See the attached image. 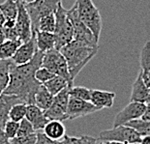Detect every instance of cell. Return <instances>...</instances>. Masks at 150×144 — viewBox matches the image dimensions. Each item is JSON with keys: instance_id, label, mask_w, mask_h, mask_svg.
Returning a JSON list of instances; mask_svg holds the SVG:
<instances>
[{"instance_id": "cell-31", "label": "cell", "mask_w": 150, "mask_h": 144, "mask_svg": "<svg viewBox=\"0 0 150 144\" xmlns=\"http://www.w3.org/2000/svg\"><path fill=\"white\" fill-rule=\"evenodd\" d=\"M18 127H20V123L15 122V121L12 120H8L6 122L4 128H3V132H4L6 137L8 139H13L15 137H17Z\"/></svg>"}, {"instance_id": "cell-38", "label": "cell", "mask_w": 150, "mask_h": 144, "mask_svg": "<svg viewBox=\"0 0 150 144\" xmlns=\"http://www.w3.org/2000/svg\"><path fill=\"white\" fill-rule=\"evenodd\" d=\"M142 120H147L150 121V104H146V107H145V111L143 113L142 117Z\"/></svg>"}, {"instance_id": "cell-13", "label": "cell", "mask_w": 150, "mask_h": 144, "mask_svg": "<svg viewBox=\"0 0 150 144\" xmlns=\"http://www.w3.org/2000/svg\"><path fill=\"white\" fill-rule=\"evenodd\" d=\"M35 36H36V33L33 31L31 39L27 42H24V43H21V46L18 47L15 55L12 58V61L14 62L15 65H23V64H26L33 59L34 55L38 50Z\"/></svg>"}, {"instance_id": "cell-4", "label": "cell", "mask_w": 150, "mask_h": 144, "mask_svg": "<svg viewBox=\"0 0 150 144\" xmlns=\"http://www.w3.org/2000/svg\"><path fill=\"white\" fill-rule=\"evenodd\" d=\"M67 12L68 10L63 7L61 2L55 12V30L53 32L55 37V49L57 50H60L74 39V29Z\"/></svg>"}, {"instance_id": "cell-2", "label": "cell", "mask_w": 150, "mask_h": 144, "mask_svg": "<svg viewBox=\"0 0 150 144\" xmlns=\"http://www.w3.org/2000/svg\"><path fill=\"white\" fill-rule=\"evenodd\" d=\"M60 52L65 57L70 76L74 81L86 64L97 54L98 47H90L81 42L73 40L71 43L63 47L60 49Z\"/></svg>"}, {"instance_id": "cell-43", "label": "cell", "mask_w": 150, "mask_h": 144, "mask_svg": "<svg viewBox=\"0 0 150 144\" xmlns=\"http://www.w3.org/2000/svg\"><path fill=\"white\" fill-rule=\"evenodd\" d=\"M18 2H21V3H24V4H26V3H29V2H32L34 0H17Z\"/></svg>"}, {"instance_id": "cell-7", "label": "cell", "mask_w": 150, "mask_h": 144, "mask_svg": "<svg viewBox=\"0 0 150 144\" xmlns=\"http://www.w3.org/2000/svg\"><path fill=\"white\" fill-rule=\"evenodd\" d=\"M99 139L103 141H115L124 144H139L142 136L128 126H119L110 130L102 131Z\"/></svg>"}, {"instance_id": "cell-15", "label": "cell", "mask_w": 150, "mask_h": 144, "mask_svg": "<svg viewBox=\"0 0 150 144\" xmlns=\"http://www.w3.org/2000/svg\"><path fill=\"white\" fill-rule=\"evenodd\" d=\"M23 103L21 99L13 95H0V128L3 130L6 122L9 120V112L13 105Z\"/></svg>"}, {"instance_id": "cell-34", "label": "cell", "mask_w": 150, "mask_h": 144, "mask_svg": "<svg viewBox=\"0 0 150 144\" xmlns=\"http://www.w3.org/2000/svg\"><path fill=\"white\" fill-rule=\"evenodd\" d=\"M37 140V133L27 136H17L10 139L11 144H35Z\"/></svg>"}, {"instance_id": "cell-42", "label": "cell", "mask_w": 150, "mask_h": 144, "mask_svg": "<svg viewBox=\"0 0 150 144\" xmlns=\"http://www.w3.org/2000/svg\"><path fill=\"white\" fill-rule=\"evenodd\" d=\"M5 18L4 16H3V14L1 13V11H0V27H3V24H4L5 22Z\"/></svg>"}, {"instance_id": "cell-36", "label": "cell", "mask_w": 150, "mask_h": 144, "mask_svg": "<svg viewBox=\"0 0 150 144\" xmlns=\"http://www.w3.org/2000/svg\"><path fill=\"white\" fill-rule=\"evenodd\" d=\"M3 33H4L5 40H11V41L20 40L18 39V35L17 33V30H16V27L15 28H4L3 27Z\"/></svg>"}, {"instance_id": "cell-32", "label": "cell", "mask_w": 150, "mask_h": 144, "mask_svg": "<svg viewBox=\"0 0 150 144\" xmlns=\"http://www.w3.org/2000/svg\"><path fill=\"white\" fill-rule=\"evenodd\" d=\"M33 133H36V132H35L32 124L26 118L21 120L20 122V127H18V132L17 136H31Z\"/></svg>"}, {"instance_id": "cell-20", "label": "cell", "mask_w": 150, "mask_h": 144, "mask_svg": "<svg viewBox=\"0 0 150 144\" xmlns=\"http://www.w3.org/2000/svg\"><path fill=\"white\" fill-rule=\"evenodd\" d=\"M35 32V31H34ZM36 46L39 52L46 53L50 50L55 49V37L53 33L49 32L36 31Z\"/></svg>"}, {"instance_id": "cell-3", "label": "cell", "mask_w": 150, "mask_h": 144, "mask_svg": "<svg viewBox=\"0 0 150 144\" xmlns=\"http://www.w3.org/2000/svg\"><path fill=\"white\" fill-rule=\"evenodd\" d=\"M75 6L81 20L89 28L99 42L103 28V20L98 8L94 5L92 0H76Z\"/></svg>"}, {"instance_id": "cell-19", "label": "cell", "mask_w": 150, "mask_h": 144, "mask_svg": "<svg viewBox=\"0 0 150 144\" xmlns=\"http://www.w3.org/2000/svg\"><path fill=\"white\" fill-rule=\"evenodd\" d=\"M49 138L56 141H61L66 136V129L62 122L55 120H50L44 128V132Z\"/></svg>"}, {"instance_id": "cell-44", "label": "cell", "mask_w": 150, "mask_h": 144, "mask_svg": "<svg viewBox=\"0 0 150 144\" xmlns=\"http://www.w3.org/2000/svg\"><path fill=\"white\" fill-rule=\"evenodd\" d=\"M146 104H150V88H149V93H148V99H147V103Z\"/></svg>"}, {"instance_id": "cell-27", "label": "cell", "mask_w": 150, "mask_h": 144, "mask_svg": "<svg viewBox=\"0 0 150 144\" xmlns=\"http://www.w3.org/2000/svg\"><path fill=\"white\" fill-rule=\"evenodd\" d=\"M54 30H55V14H50L43 17L36 28V31L49 32V33H53Z\"/></svg>"}, {"instance_id": "cell-1", "label": "cell", "mask_w": 150, "mask_h": 144, "mask_svg": "<svg viewBox=\"0 0 150 144\" xmlns=\"http://www.w3.org/2000/svg\"><path fill=\"white\" fill-rule=\"evenodd\" d=\"M44 53L37 50L33 59L23 65H13L10 81L3 94L17 96L26 104H34L35 95L41 83L35 78V73L42 67Z\"/></svg>"}, {"instance_id": "cell-28", "label": "cell", "mask_w": 150, "mask_h": 144, "mask_svg": "<svg viewBox=\"0 0 150 144\" xmlns=\"http://www.w3.org/2000/svg\"><path fill=\"white\" fill-rule=\"evenodd\" d=\"M26 110L27 104L25 103H20L13 105L9 112V120L20 123L26 116Z\"/></svg>"}, {"instance_id": "cell-30", "label": "cell", "mask_w": 150, "mask_h": 144, "mask_svg": "<svg viewBox=\"0 0 150 144\" xmlns=\"http://www.w3.org/2000/svg\"><path fill=\"white\" fill-rule=\"evenodd\" d=\"M91 92L92 89L83 87V86H73L72 88L69 89V95L70 97H74L81 100L90 102L91 99Z\"/></svg>"}, {"instance_id": "cell-14", "label": "cell", "mask_w": 150, "mask_h": 144, "mask_svg": "<svg viewBox=\"0 0 150 144\" xmlns=\"http://www.w3.org/2000/svg\"><path fill=\"white\" fill-rule=\"evenodd\" d=\"M25 118L32 124L35 132H42L46 125L49 123V119L46 117L45 112L41 110L37 105L35 104H27L26 116Z\"/></svg>"}, {"instance_id": "cell-29", "label": "cell", "mask_w": 150, "mask_h": 144, "mask_svg": "<svg viewBox=\"0 0 150 144\" xmlns=\"http://www.w3.org/2000/svg\"><path fill=\"white\" fill-rule=\"evenodd\" d=\"M62 142L63 144H99V138L89 136H81L79 137L65 136Z\"/></svg>"}, {"instance_id": "cell-26", "label": "cell", "mask_w": 150, "mask_h": 144, "mask_svg": "<svg viewBox=\"0 0 150 144\" xmlns=\"http://www.w3.org/2000/svg\"><path fill=\"white\" fill-rule=\"evenodd\" d=\"M125 126H128L130 128H132V129H134L142 137L150 136V121L142 120V118H140V119L131 121V122L127 123Z\"/></svg>"}, {"instance_id": "cell-39", "label": "cell", "mask_w": 150, "mask_h": 144, "mask_svg": "<svg viewBox=\"0 0 150 144\" xmlns=\"http://www.w3.org/2000/svg\"><path fill=\"white\" fill-rule=\"evenodd\" d=\"M139 144H150V136H142Z\"/></svg>"}, {"instance_id": "cell-9", "label": "cell", "mask_w": 150, "mask_h": 144, "mask_svg": "<svg viewBox=\"0 0 150 144\" xmlns=\"http://www.w3.org/2000/svg\"><path fill=\"white\" fill-rule=\"evenodd\" d=\"M69 89L70 88H66L54 96L52 105H50L47 111H45V115H46V117L50 121L55 120L63 122L65 120H68L67 108H68V103L70 98Z\"/></svg>"}, {"instance_id": "cell-8", "label": "cell", "mask_w": 150, "mask_h": 144, "mask_svg": "<svg viewBox=\"0 0 150 144\" xmlns=\"http://www.w3.org/2000/svg\"><path fill=\"white\" fill-rule=\"evenodd\" d=\"M67 15L73 25V29H74V39L73 40L81 42L90 47H98V41L94 37L93 33L89 30V28L81 20L75 5L70 10H68Z\"/></svg>"}, {"instance_id": "cell-16", "label": "cell", "mask_w": 150, "mask_h": 144, "mask_svg": "<svg viewBox=\"0 0 150 144\" xmlns=\"http://www.w3.org/2000/svg\"><path fill=\"white\" fill-rule=\"evenodd\" d=\"M115 93L103 90H92L90 102L99 110L103 108H110L113 105Z\"/></svg>"}, {"instance_id": "cell-17", "label": "cell", "mask_w": 150, "mask_h": 144, "mask_svg": "<svg viewBox=\"0 0 150 144\" xmlns=\"http://www.w3.org/2000/svg\"><path fill=\"white\" fill-rule=\"evenodd\" d=\"M148 93H149V88L145 85L144 81H143L142 73H139L136 80L133 83L130 100L131 102L146 104L148 99Z\"/></svg>"}, {"instance_id": "cell-18", "label": "cell", "mask_w": 150, "mask_h": 144, "mask_svg": "<svg viewBox=\"0 0 150 144\" xmlns=\"http://www.w3.org/2000/svg\"><path fill=\"white\" fill-rule=\"evenodd\" d=\"M140 73L145 85L150 88V41H147L140 52Z\"/></svg>"}, {"instance_id": "cell-5", "label": "cell", "mask_w": 150, "mask_h": 144, "mask_svg": "<svg viewBox=\"0 0 150 144\" xmlns=\"http://www.w3.org/2000/svg\"><path fill=\"white\" fill-rule=\"evenodd\" d=\"M42 67L47 69L53 75L59 76L65 78L69 83L70 88L74 86V81L72 80L71 76H70L68 64H67L65 57L60 52V50L53 49L50 52L44 53Z\"/></svg>"}, {"instance_id": "cell-24", "label": "cell", "mask_w": 150, "mask_h": 144, "mask_svg": "<svg viewBox=\"0 0 150 144\" xmlns=\"http://www.w3.org/2000/svg\"><path fill=\"white\" fill-rule=\"evenodd\" d=\"M44 86L53 96L57 95L58 93L63 91L66 88H70L68 81L59 76H54L52 79H50L49 81L44 83Z\"/></svg>"}, {"instance_id": "cell-21", "label": "cell", "mask_w": 150, "mask_h": 144, "mask_svg": "<svg viewBox=\"0 0 150 144\" xmlns=\"http://www.w3.org/2000/svg\"><path fill=\"white\" fill-rule=\"evenodd\" d=\"M53 97L54 96L47 91V89L45 87L44 84H41L39 89H38L36 92V95H35L34 104L37 105L41 110H43L45 112V111H47L50 108V105H52Z\"/></svg>"}, {"instance_id": "cell-41", "label": "cell", "mask_w": 150, "mask_h": 144, "mask_svg": "<svg viewBox=\"0 0 150 144\" xmlns=\"http://www.w3.org/2000/svg\"><path fill=\"white\" fill-rule=\"evenodd\" d=\"M5 41L4 33H3V27H0V44Z\"/></svg>"}, {"instance_id": "cell-6", "label": "cell", "mask_w": 150, "mask_h": 144, "mask_svg": "<svg viewBox=\"0 0 150 144\" xmlns=\"http://www.w3.org/2000/svg\"><path fill=\"white\" fill-rule=\"evenodd\" d=\"M61 2L62 0H34L24 4L32 23V30L36 31L37 25L43 17L55 14L58 5Z\"/></svg>"}, {"instance_id": "cell-40", "label": "cell", "mask_w": 150, "mask_h": 144, "mask_svg": "<svg viewBox=\"0 0 150 144\" xmlns=\"http://www.w3.org/2000/svg\"><path fill=\"white\" fill-rule=\"evenodd\" d=\"M99 144H124L121 142H115V141H103L99 139Z\"/></svg>"}, {"instance_id": "cell-35", "label": "cell", "mask_w": 150, "mask_h": 144, "mask_svg": "<svg viewBox=\"0 0 150 144\" xmlns=\"http://www.w3.org/2000/svg\"><path fill=\"white\" fill-rule=\"evenodd\" d=\"M35 144H63L61 141H56L49 138L43 132H37V140Z\"/></svg>"}, {"instance_id": "cell-25", "label": "cell", "mask_w": 150, "mask_h": 144, "mask_svg": "<svg viewBox=\"0 0 150 144\" xmlns=\"http://www.w3.org/2000/svg\"><path fill=\"white\" fill-rule=\"evenodd\" d=\"M18 2L16 0H5L0 4V11L4 16L5 20H16L18 16Z\"/></svg>"}, {"instance_id": "cell-10", "label": "cell", "mask_w": 150, "mask_h": 144, "mask_svg": "<svg viewBox=\"0 0 150 144\" xmlns=\"http://www.w3.org/2000/svg\"><path fill=\"white\" fill-rule=\"evenodd\" d=\"M145 107H146L145 104L131 102L122 110L119 111L116 114V116L113 120L112 128L125 126L127 123L131 122V121L140 119L145 111Z\"/></svg>"}, {"instance_id": "cell-11", "label": "cell", "mask_w": 150, "mask_h": 144, "mask_svg": "<svg viewBox=\"0 0 150 144\" xmlns=\"http://www.w3.org/2000/svg\"><path fill=\"white\" fill-rule=\"evenodd\" d=\"M17 1V0H16ZM18 2V16L16 18V30L18 35V39L21 43L27 42L31 39L33 34L32 23H31L30 17L25 8L24 3Z\"/></svg>"}, {"instance_id": "cell-12", "label": "cell", "mask_w": 150, "mask_h": 144, "mask_svg": "<svg viewBox=\"0 0 150 144\" xmlns=\"http://www.w3.org/2000/svg\"><path fill=\"white\" fill-rule=\"evenodd\" d=\"M99 109L91 102L83 101L74 97L69 98L68 108H67V116L68 120H74L76 118L83 117L88 114L94 113Z\"/></svg>"}, {"instance_id": "cell-37", "label": "cell", "mask_w": 150, "mask_h": 144, "mask_svg": "<svg viewBox=\"0 0 150 144\" xmlns=\"http://www.w3.org/2000/svg\"><path fill=\"white\" fill-rule=\"evenodd\" d=\"M0 144H11L10 139H8L7 137H6L5 133L1 128H0Z\"/></svg>"}, {"instance_id": "cell-33", "label": "cell", "mask_w": 150, "mask_h": 144, "mask_svg": "<svg viewBox=\"0 0 150 144\" xmlns=\"http://www.w3.org/2000/svg\"><path fill=\"white\" fill-rule=\"evenodd\" d=\"M55 75H53L52 72H50L49 70L44 68V67H40L35 73V78L38 82H40L41 84H44L47 81H49L50 79H52Z\"/></svg>"}, {"instance_id": "cell-22", "label": "cell", "mask_w": 150, "mask_h": 144, "mask_svg": "<svg viewBox=\"0 0 150 144\" xmlns=\"http://www.w3.org/2000/svg\"><path fill=\"white\" fill-rule=\"evenodd\" d=\"M21 44L20 40H5L0 44V60H12L18 47Z\"/></svg>"}, {"instance_id": "cell-23", "label": "cell", "mask_w": 150, "mask_h": 144, "mask_svg": "<svg viewBox=\"0 0 150 144\" xmlns=\"http://www.w3.org/2000/svg\"><path fill=\"white\" fill-rule=\"evenodd\" d=\"M14 65L12 60H0V95L3 94L10 81V71Z\"/></svg>"}]
</instances>
